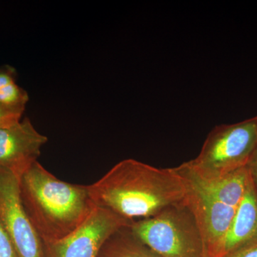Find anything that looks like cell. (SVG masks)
I'll use <instances>...</instances> for the list:
<instances>
[{
	"label": "cell",
	"instance_id": "cell-16",
	"mask_svg": "<svg viewBox=\"0 0 257 257\" xmlns=\"http://www.w3.org/2000/svg\"><path fill=\"white\" fill-rule=\"evenodd\" d=\"M23 115L7 110L0 106V126L14 124L21 120Z\"/></svg>",
	"mask_w": 257,
	"mask_h": 257
},
{
	"label": "cell",
	"instance_id": "cell-6",
	"mask_svg": "<svg viewBox=\"0 0 257 257\" xmlns=\"http://www.w3.org/2000/svg\"><path fill=\"white\" fill-rule=\"evenodd\" d=\"M0 224L18 257H44L43 242L24 209L20 177L0 169Z\"/></svg>",
	"mask_w": 257,
	"mask_h": 257
},
{
	"label": "cell",
	"instance_id": "cell-12",
	"mask_svg": "<svg viewBox=\"0 0 257 257\" xmlns=\"http://www.w3.org/2000/svg\"><path fill=\"white\" fill-rule=\"evenodd\" d=\"M29 101L28 92L16 83V71L11 66L0 67V106L23 115Z\"/></svg>",
	"mask_w": 257,
	"mask_h": 257
},
{
	"label": "cell",
	"instance_id": "cell-4",
	"mask_svg": "<svg viewBox=\"0 0 257 257\" xmlns=\"http://www.w3.org/2000/svg\"><path fill=\"white\" fill-rule=\"evenodd\" d=\"M257 146V116L216 126L189 165L199 177L217 179L246 167Z\"/></svg>",
	"mask_w": 257,
	"mask_h": 257
},
{
	"label": "cell",
	"instance_id": "cell-14",
	"mask_svg": "<svg viewBox=\"0 0 257 257\" xmlns=\"http://www.w3.org/2000/svg\"><path fill=\"white\" fill-rule=\"evenodd\" d=\"M0 257H18L9 236L0 224Z\"/></svg>",
	"mask_w": 257,
	"mask_h": 257
},
{
	"label": "cell",
	"instance_id": "cell-13",
	"mask_svg": "<svg viewBox=\"0 0 257 257\" xmlns=\"http://www.w3.org/2000/svg\"><path fill=\"white\" fill-rule=\"evenodd\" d=\"M222 257H257V239L226 253Z\"/></svg>",
	"mask_w": 257,
	"mask_h": 257
},
{
	"label": "cell",
	"instance_id": "cell-2",
	"mask_svg": "<svg viewBox=\"0 0 257 257\" xmlns=\"http://www.w3.org/2000/svg\"><path fill=\"white\" fill-rule=\"evenodd\" d=\"M20 193L24 209L42 242L70 234L96 207L87 186L57 179L38 161L20 177Z\"/></svg>",
	"mask_w": 257,
	"mask_h": 257
},
{
	"label": "cell",
	"instance_id": "cell-3",
	"mask_svg": "<svg viewBox=\"0 0 257 257\" xmlns=\"http://www.w3.org/2000/svg\"><path fill=\"white\" fill-rule=\"evenodd\" d=\"M130 229L160 257H211L197 218L185 198Z\"/></svg>",
	"mask_w": 257,
	"mask_h": 257
},
{
	"label": "cell",
	"instance_id": "cell-1",
	"mask_svg": "<svg viewBox=\"0 0 257 257\" xmlns=\"http://www.w3.org/2000/svg\"><path fill=\"white\" fill-rule=\"evenodd\" d=\"M87 188L96 207L131 221L152 217L186 196L185 182L175 167L157 168L133 159L116 164Z\"/></svg>",
	"mask_w": 257,
	"mask_h": 257
},
{
	"label": "cell",
	"instance_id": "cell-10",
	"mask_svg": "<svg viewBox=\"0 0 257 257\" xmlns=\"http://www.w3.org/2000/svg\"><path fill=\"white\" fill-rule=\"evenodd\" d=\"M257 239V194L251 181L225 238L221 257Z\"/></svg>",
	"mask_w": 257,
	"mask_h": 257
},
{
	"label": "cell",
	"instance_id": "cell-9",
	"mask_svg": "<svg viewBox=\"0 0 257 257\" xmlns=\"http://www.w3.org/2000/svg\"><path fill=\"white\" fill-rule=\"evenodd\" d=\"M179 175L190 179L219 202L237 208L249 184V176L246 167L230 172L217 179H205L198 176L189 162L175 167Z\"/></svg>",
	"mask_w": 257,
	"mask_h": 257
},
{
	"label": "cell",
	"instance_id": "cell-11",
	"mask_svg": "<svg viewBox=\"0 0 257 257\" xmlns=\"http://www.w3.org/2000/svg\"><path fill=\"white\" fill-rule=\"evenodd\" d=\"M130 226L111 236L98 257H160L133 234Z\"/></svg>",
	"mask_w": 257,
	"mask_h": 257
},
{
	"label": "cell",
	"instance_id": "cell-7",
	"mask_svg": "<svg viewBox=\"0 0 257 257\" xmlns=\"http://www.w3.org/2000/svg\"><path fill=\"white\" fill-rule=\"evenodd\" d=\"M179 175L185 182V199L197 218L209 254L221 257L225 238L237 208L219 202L190 179Z\"/></svg>",
	"mask_w": 257,
	"mask_h": 257
},
{
	"label": "cell",
	"instance_id": "cell-15",
	"mask_svg": "<svg viewBox=\"0 0 257 257\" xmlns=\"http://www.w3.org/2000/svg\"><path fill=\"white\" fill-rule=\"evenodd\" d=\"M246 167L247 169L251 183L257 194V146L252 155L250 157Z\"/></svg>",
	"mask_w": 257,
	"mask_h": 257
},
{
	"label": "cell",
	"instance_id": "cell-8",
	"mask_svg": "<svg viewBox=\"0 0 257 257\" xmlns=\"http://www.w3.org/2000/svg\"><path fill=\"white\" fill-rule=\"evenodd\" d=\"M47 138L38 133L28 118L0 126V169L19 177L30 168L41 153Z\"/></svg>",
	"mask_w": 257,
	"mask_h": 257
},
{
	"label": "cell",
	"instance_id": "cell-5",
	"mask_svg": "<svg viewBox=\"0 0 257 257\" xmlns=\"http://www.w3.org/2000/svg\"><path fill=\"white\" fill-rule=\"evenodd\" d=\"M132 222L109 209L96 207L72 233L43 242L44 257H98L110 236Z\"/></svg>",
	"mask_w": 257,
	"mask_h": 257
}]
</instances>
